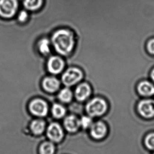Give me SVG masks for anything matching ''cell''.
<instances>
[{"mask_svg": "<svg viewBox=\"0 0 154 154\" xmlns=\"http://www.w3.org/2000/svg\"><path fill=\"white\" fill-rule=\"evenodd\" d=\"M51 42L58 54L62 56H69L74 50L76 37L72 30L61 28L56 30L52 34Z\"/></svg>", "mask_w": 154, "mask_h": 154, "instance_id": "cell-1", "label": "cell"}, {"mask_svg": "<svg viewBox=\"0 0 154 154\" xmlns=\"http://www.w3.org/2000/svg\"><path fill=\"white\" fill-rule=\"evenodd\" d=\"M83 71L80 68L70 67L63 73L61 80L62 83L66 87H72L76 85L83 79Z\"/></svg>", "mask_w": 154, "mask_h": 154, "instance_id": "cell-2", "label": "cell"}, {"mask_svg": "<svg viewBox=\"0 0 154 154\" xmlns=\"http://www.w3.org/2000/svg\"><path fill=\"white\" fill-rule=\"evenodd\" d=\"M107 104L102 98H95L91 100L86 105V111L92 117L100 116L107 111Z\"/></svg>", "mask_w": 154, "mask_h": 154, "instance_id": "cell-3", "label": "cell"}, {"mask_svg": "<svg viewBox=\"0 0 154 154\" xmlns=\"http://www.w3.org/2000/svg\"><path fill=\"white\" fill-rule=\"evenodd\" d=\"M18 8L17 0H0V17L11 19L16 14Z\"/></svg>", "mask_w": 154, "mask_h": 154, "instance_id": "cell-4", "label": "cell"}, {"mask_svg": "<svg viewBox=\"0 0 154 154\" xmlns=\"http://www.w3.org/2000/svg\"><path fill=\"white\" fill-rule=\"evenodd\" d=\"M66 63L64 60L58 56H53L49 58L46 67L49 73L53 75H57L64 70Z\"/></svg>", "mask_w": 154, "mask_h": 154, "instance_id": "cell-5", "label": "cell"}, {"mask_svg": "<svg viewBox=\"0 0 154 154\" xmlns=\"http://www.w3.org/2000/svg\"><path fill=\"white\" fill-rule=\"evenodd\" d=\"M138 111L140 116L145 119L154 117V100L146 99L141 100L138 104Z\"/></svg>", "mask_w": 154, "mask_h": 154, "instance_id": "cell-6", "label": "cell"}, {"mask_svg": "<svg viewBox=\"0 0 154 154\" xmlns=\"http://www.w3.org/2000/svg\"><path fill=\"white\" fill-rule=\"evenodd\" d=\"M29 109L30 113L36 116H45L48 112V106L46 102L40 99H35L31 101Z\"/></svg>", "mask_w": 154, "mask_h": 154, "instance_id": "cell-7", "label": "cell"}, {"mask_svg": "<svg viewBox=\"0 0 154 154\" xmlns=\"http://www.w3.org/2000/svg\"><path fill=\"white\" fill-rule=\"evenodd\" d=\"M47 135L49 139L54 142H60L64 136L62 127L57 123H52L48 128Z\"/></svg>", "mask_w": 154, "mask_h": 154, "instance_id": "cell-8", "label": "cell"}, {"mask_svg": "<svg viewBox=\"0 0 154 154\" xmlns=\"http://www.w3.org/2000/svg\"><path fill=\"white\" fill-rule=\"evenodd\" d=\"M42 87L46 91L54 93L60 88V81L56 77L48 76L44 78L42 81Z\"/></svg>", "mask_w": 154, "mask_h": 154, "instance_id": "cell-9", "label": "cell"}, {"mask_svg": "<svg viewBox=\"0 0 154 154\" xmlns=\"http://www.w3.org/2000/svg\"><path fill=\"white\" fill-rule=\"evenodd\" d=\"M137 89L140 95L144 97H150L154 95V84L150 81H140L137 85Z\"/></svg>", "mask_w": 154, "mask_h": 154, "instance_id": "cell-10", "label": "cell"}, {"mask_svg": "<svg viewBox=\"0 0 154 154\" xmlns=\"http://www.w3.org/2000/svg\"><path fill=\"white\" fill-rule=\"evenodd\" d=\"M91 94V88L88 83L83 82L78 85L75 91V97L79 101H84Z\"/></svg>", "mask_w": 154, "mask_h": 154, "instance_id": "cell-11", "label": "cell"}, {"mask_svg": "<svg viewBox=\"0 0 154 154\" xmlns=\"http://www.w3.org/2000/svg\"><path fill=\"white\" fill-rule=\"evenodd\" d=\"M107 133V128L104 123L100 121L93 124L91 127V134L96 140L104 138Z\"/></svg>", "mask_w": 154, "mask_h": 154, "instance_id": "cell-12", "label": "cell"}, {"mask_svg": "<svg viewBox=\"0 0 154 154\" xmlns=\"http://www.w3.org/2000/svg\"><path fill=\"white\" fill-rule=\"evenodd\" d=\"M64 125L67 130L72 133L77 131L81 126L80 120L73 115L67 117L65 119Z\"/></svg>", "mask_w": 154, "mask_h": 154, "instance_id": "cell-13", "label": "cell"}, {"mask_svg": "<svg viewBox=\"0 0 154 154\" xmlns=\"http://www.w3.org/2000/svg\"><path fill=\"white\" fill-rule=\"evenodd\" d=\"M51 42L48 38H44L40 39L37 43V48L40 54L44 56H48L50 54Z\"/></svg>", "mask_w": 154, "mask_h": 154, "instance_id": "cell-14", "label": "cell"}, {"mask_svg": "<svg viewBox=\"0 0 154 154\" xmlns=\"http://www.w3.org/2000/svg\"><path fill=\"white\" fill-rule=\"evenodd\" d=\"M23 4L26 10L35 12L43 6L44 0H23Z\"/></svg>", "mask_w": 154, "mask_h": 154, "instance_id": "cell-15", "label": "cell"}, {"mask_svg": "<svg viewBox=\"0 0 154 154\" xmlns=\"http://www.w3.org/2000/svg\"><path fill=\"white\" fill-rule=\"evenodd\" d=\"M45 123L44 121L40 119H35L32 121L30 124V129L32 133L35 135L42 134L44 131Z\"/></svg>", "mask_w": 154, "mask_h": 154, "instance_id": "cell-16", "label": "cell"}, {"mask_svg": "<svg viewBox=\"0 0 154 154\" xmlns=\"http://www.w3.org/2000/svg\"><path fill=\"white\" fill-rule=\"evenodd\" d=\"M73 98V93L69 88H64L58 94V98L62 102H69Z\"/></svg>", "mask_w": 154, "mask_h": 154, "instance_id": "cell-17", "label": "cell"}, {"mask_svg": "<svg viewBox=\"0 0 154 154\" xmlns=\"http://www.w3.org/2000/svg\"><path fill=\"white\" fill-rule=\"evenodd\" d=\"M54 152L55 146L51 142H45L40 146V154H53Z\"/></svg>", "mask_w": 154, "mask_h": 154, "instance_id": "cell-18", "label": "cell"}, {"mask_svg": "<svg viewBox=\"0 0 154 154\" xmlns=\"http://www.w3.org/2000/svg\"><path fill=\"white\" fill-rule=\"evenodd\" d=\"M52 114L56 118H60L64 116L66 113L64 107L60 104H54L52 109Z\"/></svg>", "mask_w": 154, "mask_h": 154, "instance_id": "cell-19", "label": "cell"}, {"mask_svg": "<svg viewBox=\"0 0 154 154\" xmlns=\"http://www.w3.org/2000/svg\"><path fill=\"white\" fill-rule=\"evenodd\" d=\"M145 146L148 149L154 151V133H148L144 140Z\"/></svg>", "mask_w": 154, "mask_h": 154, "instance_id": "cell-20", "label": "cell"}, {"mask_svg": "<svg viewBox=\"0 0 154 154\" xmlns=\"http://www.w3.org/2000/svg\"><path fill=\"white\" fill-rule=\"evenodd\" d=\"M80 120V125L84 129H87L91 127L93 124V121L91 117L88 116H84Z\"/></svg>", "mask_w": 154, "mask_h": 154, "instance_id": "cell-21", "label": "cell"}, {"mask_svg": "<svg viewBox=\"0 0 154 154\" xmlns=\"http://www.w3.org/2000/svg\"><path fill=\"white\" fill-rule=\"evenodd\" d=\"M29 18V14L27 11L25 10L20 11L17 15V20L19 22L25 23L28 20Z\"/></svg>", "mask_w": 154, "mask_h": 154, "instance_id": "cell-22", "label": "cell"}, {"mask_svg": "<svg viewBox=\"0 0 154 154\" xmlns=\"http://www.w3.org/2000/svg\"><path fill=\"white\" fill-rule=\"evenodd\" d=\"M147 50L149 54L154 56V39L150 40L147 42Z\"/></svg>", "mask_w": 154, "mask_h": 154, "instance_id": "cell-23", "label": "cell"}, {"mask_svg": "<svg viewBox=\"0 0 154 154\" xmlns=\"http://www.w3.org/2000/svg\"><path fill=\"white\" fill-rule=\"evenodd\" d=\"M150 77H151V79L152 80V81L154 82V68L152 69V71H151Z\"/></svg>", "mask_w": 154, "mask_h": 154, "instance_id": "cell-24", "label": "cell"}, {"mask_svg": "<svg viewBox=\"0 0 154 154\" xmlns=\"http://www.w3.org/2000/svg\"><path fill=\"white\" fill-rule=\"evenodd\" d=\"M152 154H154V152L152 153Z\"/></svg>", "mask_w": 154, "mask_h": 154, "instance_id": "cell-25", "label": "cell"}]
</instances>
